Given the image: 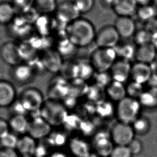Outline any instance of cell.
<instances>
[{"mask_svg":"<svg viewBox=\"0 0 157 157\" xmlns=\"http://www.w3.org/2000/svg\"><path fill=\"white\" fill-rule=\"evenodd\" d=\"M96 32L88 19L79 17L66 26L65 36L77 47H85L94 41Z\"/></svg>","mask_w":157,"mask_h":157,"instance_id":"obj_1","label":"cell"},{"mask_svg":"<svg viewBox=\"0 0 157 157\" xmlns=\"http://www.w3.org/2000/svg\"><path fill=\"white\" fill-rule=\"evenodd\" d=\"M68 111L60 101L49 100L44 103L40 110V115L49 125L54 127L63 125Z\"/></svg>","mask_w":157,"mask_h":157,"instance_id":"obj_2","label":"cell"},{"mask_svg":"<svg viewBox=\"0 0 157 157\" xmlns=\"http://www.w3.org/2000/svg\"><path fill=\"white\" fill-rule=\"evenodd\" d=\"M140 107L139 100L126 96L117 103L115 114L119 122L130 124L139 117Z\"/></svg>","mask_w":157,"mask_h":157,"instance_id":"obj_3","label":"cell"},{"mask_svg":"<svg viewBox=\"0 0 157 157\" xmlns=\"http://www.w3.org/2000/svg\"><path fill=\"white\" fill-rule=\"evenodd\" d=\"M117 59L114 48L97 47L92 52L89 61L95 72H108Z\"/></svg>","mask_w":157,"mask_h":157,"instance_id":"obj_4","label":"cell"},{"mask_svg":"<svg viewBox=\"0 0 157 157\" xmlns=\"http://www.w3.org/2000/svg\"><path fill=\"white\" fill-rule=\"evenodd\" d=\"M28 113L40 112L44 103V96L39 89L29 87L21 92L18 99Z\"/></svg>","mask_w":157,"mask_h":157,"instance_id":"obj_5","label":"cell"},{"mask_svg":"<svg viewBox=\"0 0 157 157\" xmlns=\"http://www.w3.org/2000/svg\"><path fill=\"white\" fill-rule=\"evenodd\" d=\"M110 134L113 143L116 146H128L135 138V133L132 125L119 122L113 127Z\"/></svg>","mask_w":157,"mask_h":157,"instance_id":"obj_6","label":"cell"},{"mask_svg":"<svg viewBox=\"0 0 157 157\" xmlns=\"http://www.w3.org/2000/svg\"><path fill=\"white\" fill-rule=\"evenodd\" d=\"M120 38L114 26L107 25L96 32L94 42L97 47L114 48L120 42Z\"/></svg>","mask_w":157,"mask_h":157,"instance_id":"obj_7","label":"cell"},{"mask_svg":"<svg viewBox=\"0 0 157 157\" xmlns=\"http://www.w3.org/2000/svg\"><path fill=\"white\" fill-rule=\"evenodd\" d=\"M57 21L66 26L80 17L78 9L72 1H63L57 3L54 13Z\"/></svg>","mask_w":157,"mask_h":157,"instance_id":"obj_8","label":"cell"},{"mask_svg":"<svg viewBox=\"0 0 157 157\" xmlns=\"http://www.w3.org/2000/svg\"><path fill=\"white\" fill-rule=\"evenodd\" d=\"M113 144L110 133L101 131L94 135L91 145L95 153L99 157H109L114 147Z\"/></svg>","mask_w":157,"mask_h":157,"instance_id":"obj_9","label":"cell"},{"mask_svg":"<svg viewBox=\"0 0 157 157\" xmlns=\"http://www.w3.org/2000/svg\"><path fill=\"white\" fill-rule=\"evenodd\" d=\"M52 127L41 115L34 116L30 120L27 134L35 140H43L47 138L51 133Z\"/></svg>","mask_w":157,"mask_h":157,"instance_id":"obj_10","label":"cell"},{"mask_svg":"<svg viewBox=\"0 0 157 157\" xmlns=\"http://www.w3.org/2000/svg\"><path fill=\"white\" fill-rule=\"evenodd\" d=\"M69 81L61 75L53 78L47 91L49 96V100L57 101L63 100L69 94Z\"/></svg>","mask_w":157,"mask_h":157,"instance_id":"obj_11","label":"cell"},{"mask_svg":"<svg viewBox=\"0 0 157 157\" xmlns=\"http://www.w3.org/2000/svg\"><path fill=\"white\" fill-rule=\"evenodd\" d=\"M131 68L132 65L129 61L117 59L110 67L109 72L113 80L124 84L130 77Z\"/></svg>","mask_w":157,"mask_h":157,"instance_id":"obj_12","label":"cell"},{"mask_svg":"<svg viewBox=\"0 0 157 157\" xmlns=\"http://www.w3.org/2000/svg\"><path fill=\"white\" fill-rule=\"evenodd\" d=\"M40 58L46 70L53 73L59 72L64 61L56 50L49 49L44 51Z\"/></svg>","mask_w":157,"mask_h":157,"instance_id":"obj_13","label":"cell"},{"mask_svg":"<svg viewBox=\"0 0 157 157\" xmlns=\"http://www.w3.org/2000/svg\"><path fill=\"white\" fill-rule=\"evenodd\" d=\"M70 153L75 157H86L92 153V145L85 138L75 137L68 143Z\"/></svg>","mask_w":157,"mask_h":157,"instance_id":"obj_14","label":"cell"},{"mask_svg":"<svg viewBox=\"0 0 157 157\" xmlns=\"http://www.w3.org/2000/svg\"><path fill=\"white\" fill-rule=\"evenodd\" d=\"M16 101V91L13 85L7 81L0 80V107L12 106Z\"/></svg>","mask_w":157,"mask_h":157,"instance_id":"obj_15","label":"cell"},{"mask_svg":"<svg viewBox=\"0 0 157 157\" xmlns=\"http://www.w3.org/2000/svg\"><path fill=\"white\" fill-rule=\"evenodd\" d=\"M114 26L120 37L128 38L136 32V24L131 17H118Z\"/></svg>","mask_w":157,"mask_h":157,"instance_id":"obj_16","label":"cell"},{"mask_svg":"<svg viewBox=\"0 0 157 157\" xmlns=\"http://www.w3.org/2000/svg\"><path fill=\"white\" fill-rule=\"evenodd\" d=\"M152 70L148 64L137 62L132 66L130 77L134 82L144 84L151 79Z\"/></svg>","mask_w":157,"mask_h":157,"instance_id":"obj_17","label":"cell"},{"mask_svg":"<svg viewBox=\"0 0 157 157\" xmlns=\"http://www.w3.org/2000/svg\"><path fill=\"white\" fill-rule=\"evenodd\" d=\"M37 144L36 140L26 134L19 137L16 150L21 157H33Z\"/></svg>","mask_w":157,"mask_h":157,"instance_id":"obj_18","label":"cell"},{"mask_svg":"<svg viewBox=\"0 0 157 157\" xmlns=\"http://www.w3.org/2000/svg\"><path fill=\"white\" fill-rule=\"evenodd\" d=\"M137 6L135 0H113L110 6L118 17H131L136 12Z\"/></svg>","mask_w":157,"mask_h":157,"instance_id":"obj_19","label":"cell"},{"mask_svg":"<svg viewBox=\"0 0 157 157\" xmlns=\"http://www.w3.org/2000/svg\"><path fill=\"white\" fill-rule=\"evenodd\" d=\"M13 77L16 83L25 85L31 82L36 77V74L29 64L21 63L14 66Z\"/></svg>","mask_w":157,"mask_h":157,"instance_id":"obj_20","label":"cell"},{"mask_svg":"<svg viewBox=\"0 0 157 157\" xmlns=\"http://www.w3.org/2000/svg\"><path fill=\"white\" fill-rule=\"evenodd\" d=\"M1 56L4 62L12 66H17L22 60L19 47L12 42H8L3 46Z\"/></svg>","mask_w":157,"mask_h":157,"instance_id":"obj_21","label":"cell"},{"mask_svg":"<svg viewBox=\"0 0 157 157\" xmlns=\"http://www.w3.org/2000/svg\"><path fill=\"white\" fill-rule=\"evenodd\" d=\"M157 54V49L151 42L138 45L135 58L137 62L149 64L153 62Z\"/></svg>","mask_w":157,"mask_h":157,"instance_id":"obj_22","label":"cell"},{"mask_svg":"<svg viewBox=\"0 0 157 157\" xmlns=\"http://www.w3.org/2000/svg\"><path fill=\"white\" fill-rule=\"evenodd\" d=\"M105 93L110 101L118 103L127 96L126 87L123 83L113 80L105 88Z\"/></svg>","mask_w":157,"mask_h":157,"instance_id":"obj_23","label":"cell"},{"mask_svg":"<svg viewBox=\"0 0 157 157\" xmlns=\"http://www.w3.org/2000/svg\"><path fill=\"white\" fill-rule=\"evenodd\" d=\"M10 131L21 136L28 134L30 120L26 115L13 114L8 121Z\"/></svg>","mask_w":157,"mask_h":157,"instance_id":"obj_24","label":"cell"},{"mask_svg":"<svg viewBox=\"0 0 157 157\" xmlns=\"http://www.w3.org/2000/svg\"><path fill=\"white\" fill-rule=\"evenodd\" d=\"M46 143L50 147L60 149L68 144L69 139L67 132L64 130H52L49 135L45 139Z\"/></svg>","mask_w":157,"mask_h":157,"instance_id":"obj_25","label":"cell"},{"mask_svg":"<svg viewBox=\"0 0 157 157\" xmlns=\"http://www.w3.org/2000/svg\"><path fill=\"white\" fill-rule=\"evenodd\" d=\"M59 73L61 76L63 77L64 78L69 81L78 78L79 66L78 62H73L69 60L63 62Z\"/></svg>","mask_w":157,"mask_h":157,"instance_id":"obj_26","label":"cell"},{"mask_svg":"<svg viewBox=\"0 0 157 157\" xmlns=\"http://www.w3.org/2000/svg\"><path fill=\"white\" fill-rule=\"evenodd\" d=\"M56 0H34V10L40 15H49L55 13L57 7Z\"/></svg>","mask_w":157,"mask_h":157,"instance_id":"obj_27","label":"cell"},{"mask_svg":"<svg viewBox=\"0 0 157 157\" xmlns=\"http://www.w3.org/2000/svg\"><path fill=\"white\" fill-rule=\"evenodd\" d=\"M114 49L118 59L129 61V60L135 57L136 48L132 43L127 42L120 44L119 42Z\"/></svg>","mask_w":157,"mask_h":157,"instance_id":"obj_28","label":"cell"},{"mask_svg":"<svg viewBox=\"0 0 157 157\" xmlns=\"http://www.w3.org/2000/svg\"><path fill=\"white\" fill-rule=\"evenodd\" d=\"M86 84V81L80 78H76L70 81L69 94L77 99L82 96L86 95L89 87Z\"/></svg>","mask_w":157,"mask_h":157,"instance_id":"obj_29","label":"cell"},{"mask_svg":"<svg viewBox=\"0 0 157 157\" xmlns=\"http://www.w3.org/2000/svg\"><path fill=\"white\" fill-rule=\"evenodd\" d=\"M96 114L102 119H108L115 114L113 102L102 100L96 104Z\"/></svg>","mask_w":157,"mask_h":157,"instance_id":"obj_30","label":"cell"},{"mask_svg":"<svg viewBox=\"0 0 157 157\" xmlns=\"http://www.w3.org/2000/svg\"><path fill=\"white\" fill-rule=\"evenodd\" d=\"M140 104L147 107L157 106V88L152 87L147 91H143L139 98Z\"/></svg>","mask_w":157,"mask_h":157,"instance_id":"obj_31","label":"cell"},{"mask_svg":"<svg viewBox=\"0 0 157 157\" xmlns=\"http://www.w3.org/2000/svg\"><path fill=\"white\" fill-rule=\"evenodd\" d=\"M15 15V7L8 2L0 3V24L10 23Z\"/></svg>","mask_w":157,"mask_h":157,"instance_id":"obj_32","label":"cell"},{"mask_svg":"<svg viewBox=\"0 0 157 157\" xmlns=\"http://www.w3.org/2000/svg\"><path fill=\"white\" fill-rule=\"evenodd\" d=\"M82 121L83 119L78 114L69 113L62 126L63 127L64 130L66 132L78 131Z\"/></svg>","mask_w":157,"mask_h":157,"instance_id":"obj_33","label":"cell"},{"mask_svg":"<svg viewBox=\"0 0 157 157\" xmlns=\"http://www.w3.org/2000/svg\"><path fill=\"white\" fill-rule=\"evenodd\" d=\"M48 17V15H40L35 21V28L41 36H48L51 29V22L47 18Z\"/></svg>","mask_w":157,"mask_h":157,"instance_id":"obj_34","label":"cell"},{"mask_svg":"<svg viewBox=\"0 0 157 157\" xmlns=\"http://www.w3.org/2000/svg\"><path fill=\"white\" fill-rule=\"evenodd\" d=\"M78 64L79 66L78 78L85 81H87L90 78H92L95 70L89 60H81L78 62Z\"/></svg>","mask_w":157,"mask_h":157,"instance_id":"obj_35","label":"cell"},{"mask_svg":"<svg viewBox=\"0 0 157 157\" xmlns=\"http://www.w3.org/2000/svg\"><path fill=\"white\" fill-rule=\"evenodd\" d=\"M106 95L105 89L94 84L92 86L89 87L86 95L89 101L97 103L104 100V95Z\"/></svg>","mask_w":157,"mask_h":157,"instance_id":"obj_36","label":"cell"},{"mask_svg":"<svg viewBox=\"0 0 157 157\" xmlns=\"http://www.w3.org/2000/svg\"><path fill=\"white\" fill-rule=\"evenodd\" d=\"M76 47L67 37H65V38L59 42L56 50L62 57H68L74 53L75 49Z\"/></svg>","mask_w":157,"mask_h":157,"instance_id":"obj_37","label":"cell"},{"mask_svg":"<svg viewBox=\"0 0 157 157\" xmlns=\"http://www.w3.org/2000/svg\"><path fill=\"white\" fill-rule=\"evenodd\" d=\"M132 124L135 133L139 135L147 134L151 126L149 119L144 116H139Z\"/></svg>","mask_w":157,"mask_h":157,"instance_id":"obj_38","label":"cell"},{"mask_svg":"<svg viewBox=\"0 0 157 157\" xmlns=\"http://www.w3.org/2000/svg\"><path fill=\"white\" fill-rule=\"evenodd\" d=\"M92 78L94 79V84L104 89L113 81L109 71L104 72H95Z\"/></svg>","mask_w":157,"mask_h":157,"instance_id":"obj_39","label":"cell"},{"mask_svg":"<svg viewBox=\"0 0 157 157\" xmlns=\"http://www.w3.org/2000/svg\"><path fill=\"white\" fill-rule=\"evenodd\" d=\"M138 17L142 20L148 21L153 19L156 15V10L153 6L148 5L145 6H140L137 11Z\"/></svg>","mask_w":157,"mask_h":157,"instance_id":"obj_40","label":"cell"},{"mask_svg":"<svg viewBox=\"0 0 157 157\" xmlns=\"http://www.w3.org/2000/svg\"><path fill=\"white\" fill-rule=\"evenodd\" d=\"M19 137L13 132H10L0 139V144L2 148L16 149L17 147Z\"/></svg>","mask_w":157,"mask_h":157,"instance_id":"obj_41","label":"cell"},{"mask_svg":"<svg viewBox=\"0 0 157 157\" xmlns=\"http://www.w3.org/2000/svg\"><path fill=\"white\" fill-rule=\"evenodd\" d=\"M126 91L129 97L137 99L144 91L143 90V85L132 81L126 87Z\"/></svg>","mask_w":157,"mask_h":157,"instance_id":"obj_42","label":"cell"},{"mask_svg":"<svg viewBox=\"0 0 157 157\" xmlns=\"http://www.w3.org/2000/svg\"><path fill=\"white\" fill-rule=\"evenodd\" d=\"M78 131L81 132L83 137H90L96 134V125L90 120L83 119Z\"/></svg>","mask_w":157,"mask_h":157,"instance_id":"obj_43","label":"cell"},{"mask_svg":"<svg viewBox=\"0 0 157 157\" xmlns=\"http://www.w3.org/2000/svg\"><path fill=\"white\" fill-rule=\"evenodd\" d=\"M81 14L89 13L94 8V0H72Z\"/></svg>","mask_w":157,"mask_h":157,"instance_id":"obj_44","label":"cell"},{"mask_svg":"<svg viewBox=\"0 0 157 157\" xmlns=\"http://www.w3.org/2000/svg\"><path fill=\"white\" fill-rule=\"evenodd\" d=\"M132 155L127 146H115L109 157H132Z\"/></svg>","mask_w":157,"mask_h":157,"instance_id":"obj_45","label":"cell"},{"mask_svg":"<svg viewBox=\"0 0 157 157\" xmlns=\"http://www.w3.org/2000/svg\"><path fill=\"white\" fill-rule=\"evenodd\" d=\"M134 35L135 42L138 45L151 42L152 34L147 30H140Z\"/></svg>","mask_w":157,"mask_h":157,"instance_id":"obj_46","label":"cell"},{"mask_svg":"<svg viewBox=\"0 0 157 157\" xmlns=\"http://www.w3.org/2000/svg\"><path fill=\"white\" fill-rule=\"evenodd\" d=\"M49 149L47 143L46 144H38L33 157H48L50 155Z\"/></svg>","mask_w":157,"mask_h":157,"instance_id":"obj_47","label":"cell"},{"mask_svg":"<svg viewBox=\"0 0 157 157\" xmlns=\"http://www.w3.org/2000/svg\"><path fill=\"white\" fill-rule=\"evenodd\" d=\"M132 153V155H137L142 150V144L140 140L134 138L127 146Z\"/></svg>","mask_w":157,"mask_h":157,"instance_id":"obj_48","label":"cell"},{"mask_svg":"<svg viewBox=\"0 0 157 157\" xmlns=\"http://www.w3.org/2000/svg\"><path fill=\"white\" fill-rule=\"evenodd\" d=\"M10 131L8 122L4 119L0 118V139Z\"/></svg>","mask_w":157,"mask_h":157,"instance_id":"obj_49","label":"cell"},{"mask_svg":"<svg viewBox=\"0 0 157 157\" xmlns=\"http://www.w3.org/2000/svg\"><path fill=\"white\" fill-rule=\"evenodd\" d=\"M0 157H20V155L16 149L1 147L0 149Z\"/></svg>","mask_w":157,"mask_h":157,"instance_id":"obj_50","label":"cell"},{"mask_svg":"<svg viewBox=\"0 0 157 157\" xmlns=\"http://www.w3.org/2000/svg\"><path fill=\"white\" fill-rule=\"evenodd\" d=\"M48 157H68V156L65 152H64L63 151L57 150L50 153Z\"/></svg>","mask_w":157,"mask_h":157,"instance_id":"obj_51","label":"cell"},{"mask_svg":"<svg viewBox=\"0 0 157 157\" xmlns=\"http://www.w3.org/2000/svg\"><path fill=\"white\" fill-rule=\"evenodd\" d=\"M153 1V0H135L137 5H140V6L151 5Z\"/></svg>","mask_w":157,"mask_h":157,"instance_id":"obj_52","label":"cell"}]
</instances>
